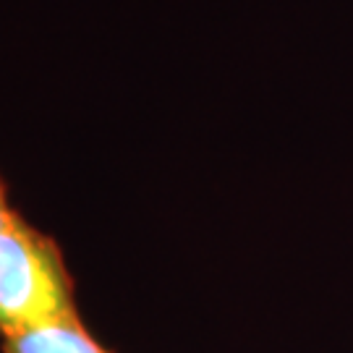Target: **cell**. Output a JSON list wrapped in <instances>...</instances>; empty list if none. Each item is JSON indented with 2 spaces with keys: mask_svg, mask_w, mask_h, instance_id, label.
Masks as SVG:
<instances>
[{
  "mask_svg": "<svg viewBox=\"0 0 353 353\" xmlns=\"http://www.w3.org/2000/svg\"><path fill=\"white\" fill-rule=\"evenodd\" d=\"M11 207H8V199H6V189H3V183H0V230L3 225L8 223V217H11Z\"/></svg>",
  "mask_w": 353,
  "mask_h": 353,
  "instance_id": "cell-3",
  "label": "cell"
},
{
  "mask_svg": "<svg viewBox=\"0 0 353 353\" xmlns=\"http://www.w3.org/2000/svg\"><path fill=\"white\" fill-rule=\"evenodd\" d=\"M3 353H110L81 325V319H63L19 335L3 338Z\"/></svg>",
  "mask_w": 353,
  "mask_h": 353,
  "instance_id": "cell-2",
  "label": "cell"
},
{
  "mask_svg": "<svg viewBox=\"0 0 353 353\" xmlns=\"http://www.w3.org/2000/svg\"><path fill=\"white\" fill-rule=\"evenodd\" d=\"M76 316L61 246L13 210L0 230V338Z\"/></svg>",
  "mask_w": 353,
  "mask_h": 353,
  "instance_id": "cell-1",
  "label": "cell"
}]
</instances>
